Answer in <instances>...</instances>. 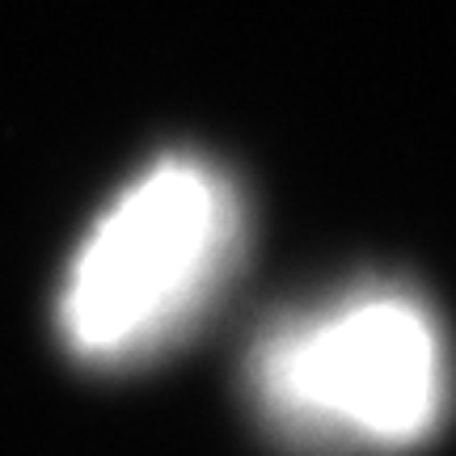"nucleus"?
<instances>
[{"instance_id":"f257e3e1","label":"nucleus","mask_w":456,"mask_h":456,"mask_svg":"<svg viewBox=\"0 0 456 456\" xmlns=\"http://www.w3.org/2000/svg\"><path fill=\"white\" fill-rule=\"evenodd\" d=\"M245 258L237 182L199 152H165L106 203L68 262L55 326L85 368L123 372L174 351Z\"/></svg>"},{"instance_id":"f03ea898","label":"nucleus","mask_w":456,"mask_h":456,"mask_svg":"<svg viewBox=\"0 0 456 456\" xmlns=\"http://www.w3.org/2000/svg\"><path fill=\"white\" fill-rule=\"evenodd\" d=\"M249 397L292 452L397 456L448 419L452 355L419 292L385 279L351 283L262 330Z\"/></svg>"}]
</instances>
